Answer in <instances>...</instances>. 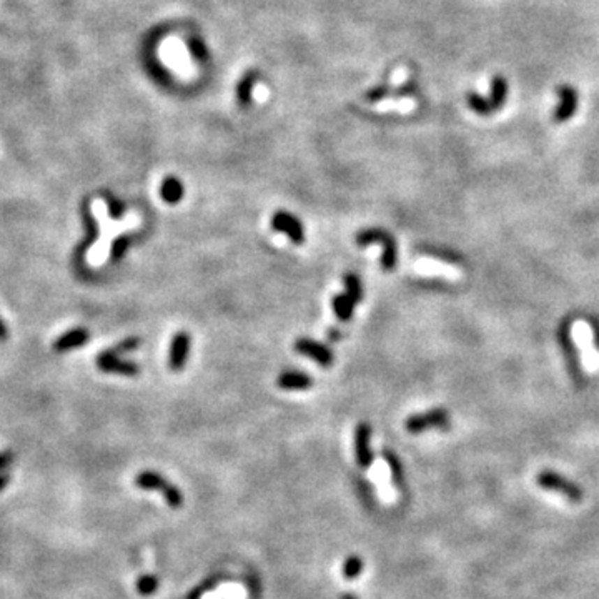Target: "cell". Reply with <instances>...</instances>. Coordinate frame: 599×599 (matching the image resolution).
<instances>
[{"instance_id":"1","label":"cell","mask_w":599,"mask_h":599,"mask_svg":"<svg viewBox=\"0 0 599 599\" xmlns=\"http://www.w3.org/2000/svg\"><path fill=\"white\" fill-rule=\"evenodd\" d=\"M571 335L572 340L578 345L586 370L591 373L599 371V353L598 350L594 348L593 328L589 327V323H586L583 320L576 321L571 328Z\"/></svg>"},{"instance_id":"2","label":"cell","mask_w":599,"mask_h":599,"mask_svg":"<svg viewBox=\"0 0 599 599\" xmlns=\"http://www.w3.org/2000/svg\"><path fill=\"white\" fill-rule=\"evenodd\" d=\"M135 485L142 489H157V491L163 494L165 501L172 508H180L182 503H184V496H182L180 489L177 488V486L167 483V480H165L163 476L157 475V473H140V475L137 476Z\"/></svg>"},{"instance_id":"3","label":"cell","mask_w":599,"mask_h":599,"mask_svg":"<svg viewBox=\"0 0 599 599\" xmlns=\"http://www.w3.org/2000/svg\"><path fill=\"white\" fill-rule=\"evenodd\" d=\"M358 245H368V243H381L383 245V268L385 270H393L397 267V243L390 233L380 228L363 230L357 235Z\"/></svg>"},{"instance_id":"4","label":"cell","mask_w":599,"mask_h":599,"mask_svg":"<svg viewBox=\"0 0 599 599\" xmlns=\"http://www.w3.org/2000/svg\"><path fill=\"white\" fill-rule=\"evenodd\" d=\"M536 483L541 486L542 489H549V491L563 494L564 498H568L570 501L579 503L583 499V491L578 485L568 481L564 476L558 475L553 471H542L536 476Z\"/></svg>"},{"instance_id":"5","label":"cell","mask_w":599,"mask_h":599,"mask_svg":"<svg viewBox=\"0 0 599 599\" xmlns=\"http://www.w3.org/2000/svg\"><path fill=\"white\" fill-rule=\"evenodd\" d=\"M448 423H450L448 411L443 410V408H436V410H429L427 413L411 416V418L406 420L405 427H406V431L410 433H421L429 428L446 427Z\"/></svg>"},{"instance_id":"6","label":"cell","mask_w":599,"mask_h":599,"mask_svg":"<svg viewBox=\"0 0 599 599\" xmlns=\"http://www.w3.org/2000/svg\"><path fill=\"white\" fill-rule=\"evenodd\" d=\"M97 367L102 371L107 373H117V375H125V376H135L140 371L138 364L132 362H124L120 360L119 353H115L114 350L103 351L98 355L97 358Z\"/></svg>"},{"instance_id":"7","label":"cell","mask_w":599,"mask_h":599,"mask_svg":"<svg viewBox=\"0 0 599 599\" xmlns=\"http://www.w3.org/2000/svg\"><path fill=\"white\" fill-rule=\"evenodd\" d=\"M558 97L559 103L556 108H554L553 119L554 121H558V124H564V121L570 120L571 117L576 114V110H578V92L570 85H563L558 89Z\"/></svg>"},{"instance_id":"8","label":"cell","mask_w":599,"mask_h":599,"mask_svg":"<svg viewBox=\"0 0 599 599\" xmlns=\"http://www.w3.org/2000/svg\"><path fill=\"white\" fill-rule=\"evenodd\" d=\"M272 227L276 232H283L290 237L295 245H302L305 242V232H303L302 223L293 215L286 214V212H276L272 219Z\"/></svg>"},{"instance_id":"9","label":"cell","mask_w":599,"mask_h":599,"mask_svg":"<svg viewBox=\"0 0 599 599\" xmlns=\"http://www.w3.org/2000/svg\"><path fill=\"white\" fill-rule=\"evenodd\" d=\"M415 270L421 273V275H440L450 280H458L461 276V270L454 267V265L440 262V260L435 258H420L415 263Z\"/></svg>"},{"instance_id":"10","label":"cell","mask_w":599,"mask_h":599,"mask_svg":"<svg viewBox=\"0 0 599 599\" xmlns=\"http://www.w3.org/2000/svg\"><path fill=\"white\" fill-rule=\"evenodd\" d=\"M295 350H297L298 353L305 355V357L315 360L321 367H332L333 364L332 351L325 345H321V343L310 340V338H300V340L295 343Z\"/></svg>"},{"instance_id":"11","label":"cell","mask_w":599,"mask_h":599,"mask_svg":"<svg viewBox=\"0 0 599 599\" xmlns=\"http://www.w3.org/2000/svg\"><path fill=\"white\" fill-rule=\"evenodd\" d=\"M371 428L367 423H360L355 431V451H357V461L360 466H371L373 453L370 450Z\"/></svg>"},{"instance_id":"12","label":"cell","mask_w":599,"mask_h":599,"mask_svg":"<svg viewBox=\"0 0 599 599\" xmlns=\"http://www.w3.org/2000/svg\"><path fill=\"white\" fill-rule=\"evenodd\" d=\"M190 351V337L188 333L179 332L172 340L170 346V368L172 370H182L186 362Z\"/></svg>"},{"instance_id":"13","label":"cell","mask_w":599,"mask_h":599,"mask_svg":"<svg viewBox=\"0 0 599 599\" xmlns=\"http://www.w3.org/2000/svg\"><path fill=\"white\" fill-rule=\"evenodd\" d=\"M89 332L85 328H75L71 332L64 333L57 341L54 343V350L57 353H65V351H71L79 348V346L85 345L89 341Z\"/></svg>"},{"instance_id":"14","label":"cell","mask_w":599,"mask_h":599,"mask_svg":"<svg viewBox=\"0 0 599 599\" xmlns=\"http://www.w3.org/2000/svg\"><path fill=\"white\" fill-rule=\"evenodd\" d=\"M276 383L283 390H308L313 381L302 371H285L279 376Z\"/></svg>"},{"instance_id":"15","label":"cell","mask_w":599,"mask_h":599,"mask_svg":"<svg viewBox=\"0 0 599 599\" xmlns=\"http://www.w3.org/2000/svg\"><path fill=\"white\" fill-rule=\"evenodd\" d=\"M508 98V82L505 77L494 75L491 79V97H489V103H491L493 112L501 110L505 105Z\"/></svg>"},{"instance_id":"16","label":"cell","mask_w":599,"mask_h":599,"mask_svg":"<svg viewBox=\"0 0 599 599\" xmlns=\"http://www.w3.org/2000/svg\"><path fill=\"white\" fill-rule=\"evenodd\" d=\"M373 476H375L376 485H378L381 496L386 499H393V489L390 486V466L388 463L378 461L373 468Z\"/></svg>"},{"instance_id":"17","label":"cell","mask_w":599,"mask_h":599,"mask_svg":"<svg viewBox=\"0 0 599 599\" xmlns=\"http://www.w3.org/2000/svg\"><path fill=\"white\" fill-rule=\"evenodd\" d=\"M182 195H184V186L177 179H167L162 185V198L170 205L180 202Z\"/></svg>"},{"instance_id":"18","label":"cell","mask_w":599,"mask_h":599,"mask_svg":"<svg viewBox=\"0 0 599 599\" xmlns=\"http://www.w3.org/2000/svg\"><path fill=\"white\" fill-rule=\"evenodd\" d=\"M353 308H355V302L346 293L338 295V297L333 298V310H335L338 318L343 320V321L351 318Z\"/></svg>"},{"instance_id":"19","label":"cell","mask_w":599,"mask_h":599,"mask_svg":"<svg viewBox=\"0 0 599 599\" xmlns=\"http://www.w3.org/2000/svg\"><path fill=\"white\" fill-rule=\"evenodd\" d=\"M466 100H468V105H470L471 110H475L476 114H480V115L493 114V107H491V103H489V100L481 97L480 94L470 92L466 95Z\"/></svg>"},{"instance_id":"20","label":"cell","mask_w":599,"mask_h":599,"mask_svg":"<svg viewBox=\"0 0 599 599\" xmlns=\"http://www.w3.org/2000/svg\"><path fill=\"white\" fill-rule=\"evenodd\" d=\"M345 286H346V295L353 300L355 303L362 302L363 295H362V283H360V279L357 275H353V273H348V275L345 276Z\"/></svg>"},{"instance_id":"21","label":"cell","mask_w":599,"mask_h":599,"mask_svg":"<svg viewBox=\"0 0 599 599\" xmlns=\"http://www.w3.org/2000/svg\"><path fill=\"white\" fill-rule=\"evenodd\" d=\"M362 568H363L362 559L358 556H351L348 561L345 563V566H343V576L350 579L357 578L360 572H362Z\"/></svg>"},{"instance_id":"22","label":"cell","mask_w":599,"mask_h":599,"mask_svg":"<svg viewBox=\"0 0 599 599\" xmlns=\"http://www.w3.org/2000/svg\"><path fill=\"white\" fill-rule=\"evenodd\" d=\"M137 589L140 594H150L154 593L155 589H157V579L151 578V576H143V578L138 581Z\"/></svg>"},{"instance_id":"23","label":"cell","mask_w":599,"mask_h":599,"mask_svg":"<svg viewBox=\"0 0 599 599\" xmlns=\"http://www.w3.org/2000/svg\"><path fill=\"white\" fill-rule=\"evenodd\" d=\"M138 345H140V338H127V340L121 341L120 345H117V348L114 351L120 355V353H125V351L135 350Z\"/></svg>"},{"instance_id":"24","label":"cell","mask_w":599,"mask_h":599,"mask_svg":"<svg viewBox=\"0 0 599 599\" xmlns=\"http://www.w3.org/2000/svg\"><path fill=\"white\" fill-rule=\"evenodd\" d=\"M127 238L125 237H120V238H117V240L114 242V245H112V257L114 258H119V257H121V253H124L125 251V249H127Z\"/></svg>"},{"instance_id":"25","label":"cell","mask_w":599,"mask_h":599,"mask_svg":"<svg viewBox=\"0 0 599 599\" xmlns=\"http://www.w3.org/2000/svg\"><path fill=\"white\" fill-rule=\"evenodd\" d=\"M12 461H14V454H12L10 451H2V453H0V471L10 466Z\"/></svg>"},{"instance_id":"26","label":"cell","mask_w":599,"mask_h":599,"mask_svg":"<svg viewBox=\"0 0 599 599\" xmlns=\"http://www.w3.org/2000/svg\"><path fill=\"white\" fill-rule=\"evenodd\" d=\"M8 338V328L7 325L3 323V320L0 318V341H6Z\"/></svg>"},{"instance_id":"27","label":"cell","mask_w":599,"mask_h":599,"mask_svg":"<svg viewBox=\"0 0 599 599\" xmlns=\"http://www.w3.org/2000/svg\"><path fill=\"white\" fill-rule=\"evenodd\" d=\"M8 485V475H0V489H3Z\"/></svg>"},{"instance_id":"28","label":"cell","mask_w":599,"mask_h":599,"mask_svg":"<svg viewBox=\"0 0 599 599\" xmlns=\"http://www.w3.org/2000/svg\"><path fill=\"white\" fill-rule=\"evenodd\" d=\"M343 599H357V598H355V596H353V594H348V596H345V598H343Z\"/></svg>"}]
</instances>
